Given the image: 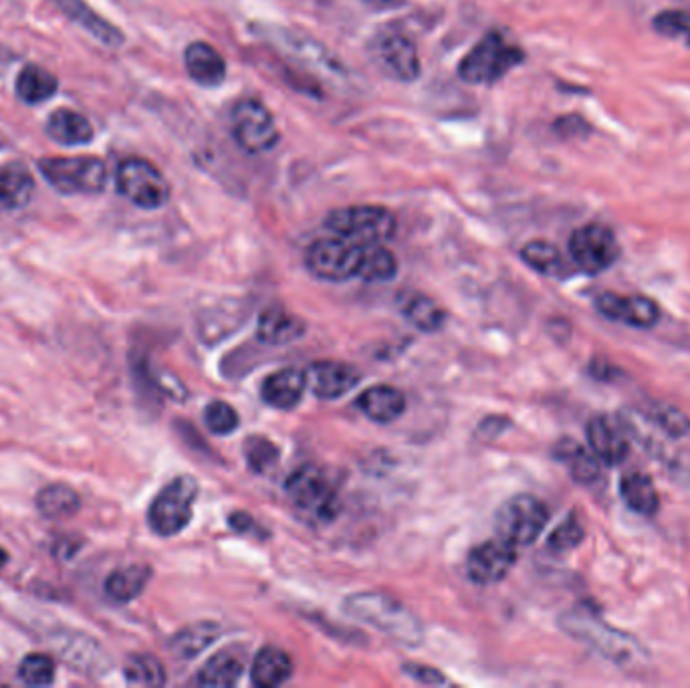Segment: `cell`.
<instances>
[{
    "mask_svg": "<svg viewBox=\"0 0 690 688\" xmlns=\"http://www.w3.org/2000/svg\"><path fill=\"white\" fill-rule=\"evenodd\" d=\"M285 491L297 511L315 521H330L337 511V495L330 474L315 465H303L291 472Z\"/></svg>",
    "mask_w": 690,
    "mask_h": 688,
    "instance_id": "obj_10",
    "label": "cell"
},
{
    "mask_svg": "<svg viewBox=\"0 0 690 688\" xmlns=\"http://www.w3.org/2000/svg\"><path fill=\"white\" fill-rule=\"evenodd\" d=\"M366 244L347 241L344 237H327L307 249L306 265L318 279L344 283L356 279L361 267Z\"/></svg>",
    "mask_w": 690,
    "mask_h": 688,
    "instance_id": "obj_9",
    "label": "cell"
},
{
    "mask_svg": "<svg viewBox=\"0 0 690 688\" xmlns=\"http://www.w3.org/2000/svg\"><path fill=\"white\" fill-rule=\"evenodd\" d=\"M402 311L410 323L424 333H435L442 330L447 313L436 303L435 299L422 294H412L404 299Z\"/></svg>",
    "mask_w": 690,
    "mask_h": 688,
    "instance_id": "obj_33",
    "label": "cell"
},
{
    "mask_svg": "<svg viewBox=\"0 0 690 688\" xmlns=\"http://www.w3.org/2000/svg\"><path fill=\"white\" fill-rule=\"evenodd\" d=\"M220 634V628L212 622H203V624L188 626L184 630H180L176 637L170 642V651L176 654V658L182 661H192L217 640Z\"/></svg>",
    "mask_w": 690,
    "mask_h": 688,
    "instance_id": "obj_34",
    "label": "cell"
},
{
    "mask_svg": "<svg viewBox=\"0 0 690 688\" xmlns=\"http://www.w3.org/2000/svg\"><path fill=\"white\" fill-rule=\"evenodd\" d=\"M57 673V664L49 654H28L23 658V663L19 664V678L28 685V687H47L55 680Z\"/></svg>",
    "mask_w": 690,
    "mask_h": 688,
    "instance_id": "obj_38",
    "label": "cell"
},
{
    "mask_svg": "<svg viewBox=\"0 0 690 688\" xmlns=\"http://www.w3.org/2000/svg\"><path fill=\"white\" fill-rule=\"evenodd\" d=\"M117 192L131 205L143 210H158L170 200V184L164 174L143 158H126L115 170Z\"/></svg>",
    "mask_w": 690,
    "mask_h": 688,
    "instance_id": "obj_8",
    "label": "cell"
},
{
    "mask_svg": "<svg viewBox=\"0 0 690 688\" xmlns=\"http://www.w3.org/2000/svg\"><path fill=\"white\" fill-rule=\"evenodd\" d=\"M371 57L383 73L402 83L421 77V55L412 38L400 33H382L371 41Z\"/></svg>",
    "mask_w": 690,
    "mask_h": 688,
    "instance_id": "obj_13",
    "label": "cell"
},
{
    "mask_svg": "<svg viewBox=\"0 0 690 688\" xmlns=\"http://www.w3.org/2000/svg\"><path fill=\"white\" fill-rule=\"evenodd\" d=\"M307 390L306 371L285 368L265 378L261 395L271 409L294 410Z\"/></svg>",
    "mask_w": 690,
    "mask_h": 688,
    "instance_id": "obj_19",
    "label": "cell"
},
{
    "mask_svg": "<svg viewBox=\"0 0 690 688\" xmlns=\"http://www.w3.org/2000/svg\"><path fill=\"white\" fill-rule=\"evenodd\" d=\"M517 563V548L501 537L485 541L469 553L467 574L479 586H493L505 580Z\"/></svg>",
    "mask_w": 690,
    "mask_h": 688,
    "instance_id": "obj_14",
    "label": "cell"
},
{
    "mask_svg": "<svg viewBox=\"0 0 690 688\" xmlns=\"http://www.w3.org/2000/svg\"><path fill=\"white\" fill-rule=\"evenodd\" d=\"M279 43L287 55H291L297 59V64L313 65L315 69H320L321 73L330 77H344V65L340 64L332 53L325 47H321L320 43L301 38L294 33H279Z\"/></svg>",
    "mask_w": 690,
    "mask_h": 688,
    "instance_id": "obj_23",
    "label": "cell"
},
{
    "mask_svg": "<svg viewBox=\"0 0 690 688\" xmlns=\"http://www.w3.org/2000/svg\"><path fill=\"white\" fill-rule=\"evenodd\" d=\"M229 525L230 529H234V531H239V534H251L256 527L255 521H253L249 515H244V513L230 515Z\"/></svg>",
    "mask_w": 690,
    "mask_h": 688,
    "instance_id": "obj_46",
    "label": "cell"
},
{
    "mask_svg": "<svg viewBox=\"0 0 690 688\" xmlns=\"http://www.w3.org/2000/svg\"><path fill=\"white\" fill-rule=\"evenodd\" d=\"M370 4H373L376 9H394V7H400V4H404L406 0H368Z\"/></svg>",
    "mask_w": 690,
    "mask_h": 688,
    "instance_id": "obj_47",
    "label": "cell"
},
{
    "mask_svg": "<svg viewBox=\"0 0 690 688\" xmlns=\"http://www.w3.org/2000/svg\"><path fill=\"white\" fill-rule=\"evenodd\" d=\"M41 174L61 194H97L105 188L107 170L95 156H55L38 162Z\"/></svg>",
    "mask_w": 690,
    "mask_h": 688,
    "instance_id": "obj_6",
    "label": "cell"
},
{
    "mask_svg": "<svg viewBox=\"0 0 690 688\" xmlns=\"http://www.w3.org/2000/svg\"><path fill=\"white\" fill-rule=\"evenodd\" d=\"M47 134L51 140L64 146H83L93 140V126L85 115L77 114L73 110H55L47 122Z\"/></svg>",
    "mask_w": 690,
    "mask_h": 688,
    "instance_id": "obj_28",
    "label": "cell"
},
{
    "mask_svg": "<svg viewBox=\"0 0 690 688\" xmlns=\"http://www.w3.org/2000/svg\"><path fill=\"white\" fill-rule=\"evenodd\" d=\"M404 673L412 676L414 680L422 683V685H442L447 680L440 670L430 668V666H424V664H404Z\"/></svg>",
    "mask_w": 690,
    "mask_h": 688,
    "instance_id": "obj_45",
    "label": "cell"
},
{
    "mask_svg": "<svg viewBox=\"0 0 690 688\" xmlns=\"http://www.w3.org/2000/svg\"><path fill=\"white\" fill-rule=\"evenodd\" d=\"M356 404L370 421L390 424L404 414L406 395L394 386L380 383V386H371L368 390H364Z\"/></svg>",
    "mask_w": 690,
    "mask_h": 688,
    "instance_id": "obj_20",
    "label": "cell"
},
{
    "mask_svg": "<svg viewBox=\"0 0 690 688\" xmlns=\"http://www.w3.org/2000/svg\"><path fill=\"white\" fill-rule=\"evenodd\" d=\"M307 388L320 400H337L359 383V371L342 362H315L306 371Z\"/></svg>",
    "mask_w": 690,
    "mask_h": 688,
    "instance_id": "obj_17",
    "label": "cell"
},
{
    "mask_svg": "<svg viewBox=\"0 0 690 688\" xmlns=\"http://www.w3.org/2000/svg\"><path fill=\"white\" fill-rule=\"evenodd\" d=\"M646 418H651L656 426H660L670 436H685L690 433L689 416L663 402L652 404L651 409L646 410Z\"/></svg>",
    "mask_w": 690,
    "mask_h": 688,
    "instance_id": "obj_40",
    "label": "cell"
},
{
    "mask_svg": "<svg viewBox=\"0 0 690 688\" xmlns=\"http://www.w3.org/2000/svg\"><path fill=\"white\" fill-rule=\"evenodd\" d=\"M525 61V53L501 31H488L459 64V76L471 85H493Z\"/></svg>",
    "mask_w": 690,
    "mask_h": 688,
    "instance_id": "obj_3",
    "label": "cell"
},
{
    "mask_svg": "<svg viewBox=\"0 0 690 688\" xmlns=\"http://www.w3.org/2000/svg\"><path fill=\"white\" fill-rule=\"evenodd\" d=\"M55 7H59L73 23L83 26L91 37L102 41L110 47H119L124 45V35L117 26L110 25L107 21H103L100 14L93 13L90 7L83 0H53Z\"/></svg>",
    "mask_w": 690,
    "mask_h": 688,
    "instance_id": "obj_27",
    "label": "cell"
},
{
    "mask_svg": "<svg viewBox=\"0 0 690 688\" xmlns=\"http://www.w3.org/2000/svg\"><path fill=\"white\" fill-rule=\"evenodd\" d=\"M555 457L562 460L563 465L570 469L572 477L577 483H596L600 477V459L588 450V448L577 445L575 440H562L555 447Z\"/></svg>",
    "mask_w": 690,
    "mask_h": 688,
    "instance_id": "obj_31",
    "label": "cell"
},
{
    "mask_svg": "<svg viewBox=\"0 0 690 688\" xmlns=\"http://www.w3.org/2000/svg\"><path fill=\"white\" fill-rule=\"evenodd\" d=\"M606 319L624 323L636 330H651L660 321V307L646 295H620L606 291L594 301Z\"/></svg>",
    "mask_w": 690,
    "mask_h": 688,
    "instance_id": "obj_15",
    "label": "cell"
},
{
    "mask_svg": "<svg viewBox=\"0 0 690 688\" xmlns=\"http://www.w3.org/2000/svg\"><path fill=\"white\" fill-rule=\"evenodd\" d=\"M589 450L600 459L603 465L616 467L624 462L630 452L626 426L610 414H598L588 422Z\"/></svg>",
    "mask_w": 690,
    "mask_h": 688,
    "instance_id": "obj_16",
    "label": "cell"
},
{
    "mask_svg": "<svg viewBox=\"0 0 690 688\" xmlns=\"http://www.w3.org/2000/svg\"><path fill=\"white\" fill-rule=\"evenodd\" d=\"M652 26L658 35L678 38L690 47V11H663L652 19Z\"/></svg>",
    "mask_w": 690,
    "mask_h": 688,
    "instance_id": "obj_41",
    "label": "cell"
},
{
    "mask_svg": "<svg viewBox=\"0 0 690 688\" xmlns=\"http://www.w3.org/2000/svg\"><path fill=\"white\" fill-rule=\"evenodd\" d=\"M205 424L210 433L218 434V436H227V434L234 433L239 428L241 421H239L237 410L232 409L229 402L215 400V402H210L206 406Z\"/></svg>",
    "mask_w": 690,
    "mask_h": 688,
    "instance_id": "obj_42",
    "label": "cell"
},
{
    "mask_svg": "<svg viewBox=\"0 0 690 688\" xmlns=\"http://www.w3.org/2000/svg\"><path fill=\"white\" fill-rule=\"evenodd\" d=\"M124 676L134 687H162L166 685V670L150 654H136L124 666Z\"/></svg>",
    "mask_w": 690,
    "mask_h": 688,
    "instance_id": "obj_37",
    "label": "cell"
},
{
    "mask_svg": "<svg viewBox=\"0 0 690 688\" xmlns=\"http://www.w3.org/2000/svg\"><path fill=\"white\" fill-rule=\"evenodd\" d=\"M244 668H246V654L241 649L230 646L206 661L198 673V683L208 688L234 687L244 675Z\"/></svg>",
    "mask_w": 690,
    "mask_h": 688,
    "instance_id": "obj_22",
    "label": "cell"
},
{
    "mask_svg": "<svg viewBox=\"0 0 690 688\" xmlns=\"http://www.w3.org/2000/svg\"><path fill=\"white\" fill-rule=\"evenodd\" d=\"M550 523V509L541 498L533 495H515L505 501L495 517V531L503 541L515 548L536 543L537 537Z\"/></svg>",
    "mask_w": 690,
    "mask_h": 688,
    "instance_id": "obj_7",
    "label": "cell"
},
{
    "mask_svg": "<svg viewBox=\"0 0 690 688\" xmlns=\"http://www.w3.org/2000/svg\"><path fill=\"white\" fill-rule=\"evenodd\" d=\"M291 676L294 663L289 654L275 646H265L256 654L251 666V683L258 688L281 687Z\"/></svg>",
    "mask_w": 690,
    "mask_h": 688,
    "instance_id": "obj_26",
    "label": "cell"
},
{
    "mask_svg": "<svg viewBox=\"0 0 690 688\" xmlns=\"http://www.w3.org/2000/svg\"><path fill=\"white\" fill-rule=\"evenodd\" d=\"M560 624L570 637L588 644L589 649H594L613 664L636 666L644 663L648 656L636 642V638L606 624L598 614L591 612L588 608H574L563 614Z\"/></svg>",
    "mask_w": 690,
    "mask_h": 688,
    "instance_id": "obj_2",
    "label": "cell"
},
{
    "mask_svg": "<svg viewBox=\"0 0 690 688\" xmlns=\"http://www.w3.org/2000/svg\"><path fill=\"white\" fill-rule=\"evenodd\" d=\"M584 537H586V527H584V523L579 521V517L572 513L551 531L548 546L553 551L563 553V551L577 548L584 541Z\"/></svg>",
    "mask_w": 690,
    "mask_h": 688,
    "instance_id": "obj_39",
    "label": "cell"
},
{
    "mask_svg": "<svg viewBox=\"0 0 690 688\" xmlns=\"http://www.w3.org/2000/svg\"><path fill=\"white\" fill-rule=\"evenodd\" d=\"M620 242L610 227L589 222L574 230L570 237V255L579 271L600 275L620 259Z\"/></svg>",
    "mask_w": 690,
    "mask_h": 688,
    "instance_id": "obj_12",
    "label": "cell"
},
{
    "mask_svg": "<svg viewBox=\"0 0 690 688\" xmlns=\"http://www.w3.org/2000/svg\"><path fill=\"white\" fill-rule=\"evenodd\" d=\"M521 259L525 265L548 275V277H562L565 273V263H563L562 253L555 244L548 241H531L521 249Z\"/></svg>",
    "mask_w": 690,
    "mask_h": 688,
    "instance_id": "obj_36",
    "label": "cell"
},
{
    "mask_svg": "<svg viewBox=\"0 0 690 688\" xmlns=\"http://www.w3.org/2000/svg\"><path fill=\"white\" fill-rule=\"evenodd\" d=\"M344 612L409 649L421 646L424 640V628L418 616L400 599L382 592H359L347 596L344 599Z\"/></svg>",
    "mask_w": 690,
    "mask_h": 688,
    "instance_id": "obj_1",
    "label": "cell"
},
{
    "mask_svg": "<svg viewBox=\"0 0 690 688\" xmlns=\"http://www.w3.org/2000/svg\"><path fill=\"white\" fill-rule=\"evenodd\" d=\"M620 495L624 498L628 509L644 517L656 515V511L660 507L658 491L652 483L651 477L644 472L632 471L624 474L620 481Z\"/></svg>",
    "mask_w": 690,
    "mask_h": 688,
    "instance_id": "obj_29",
    "label": "cell"
},
{
    "mask_svg": "<svg viewBox=\"0 0 690 688\" xmlns=\"http://www.w3.org/2000/svg\"><path fill=\"white\" fill-rule=\"evenodd\" d=\"M7 561H9V553H7L4 549L0 548V567H2V565H7Z\"/></svg>",
    "mask_w": 690,
    "mask_h": 688,
    "instance_id": "obj_48",
    "label": "cell"
},
{
    "mask_svg": "<svg viewBox=\"0 0 690 688\" xmlns=\"http://www.w3.org/2000/svg\"><path fill=\"white\" fill-rule=\"evenodd\" d=\"M230 128L237 146L249 153L271 152L281 140L275 117L268 112L267 105L258 100L246 98L234 103Z\"/></svg>",
    "mask_w": 690,
    "mask_h": 688,
    "instance_id": "obj_11",
    "label": "cell"
},
{
    "mask_svg": "<svg viewBox=\"0 0 690 688\" xmlns=\"http://www.w3.org/2000/svg\"><path fill=\"white\" fill-rule=\"evenodd\" d=\"M184 65L194 83L203 88H218L227 79V61L205 41H194L184 51Z\"/></svg>",
    "mask_w": 690,
    "mask_h": 688,
    "instance_id": "obj_18",
    "label": "cell"
},
{
    "mask_svg": "<svg viewBox=\"0 0 690 688\" xmlns=\"http://www.w3.org/2000/svg\"><path fill=\"white\" fill-rule=\"evenodd\" d=\"M35 192V179L21 162L0 167V210H19L28 205Z\"/></svg>",
    "mask_w": 690,
    "mask_h": 688,
    "instance_id": "obj_24",
    "label": "cell"
},
{
    "mask_svg": "<svg viewBox=\"0 0 690 688\" xmlns=\"http://www.w3.org/2000/svg\"><path fill=\"white\" fill-rule=\"evenodd\" d=\"M325 229L358 244H386L396 234V218L383 206H345L327 215Z\"/></svg>",
    "mask_w": 690,
    "mask_h": 688,
    "instance_id": "obj_4",
    "label": "cell"
},
{
    "mask_svg": "<svg viewBox=\"0 0 690 688\" xmlns=\"http://www.w3.org/2000/svg\"><path fill=\"white\" fill-rule=\"evenodd\" d=\"M152 577L150 565L143 563H131L117 567L105 580V596L115 604H129L136 598H140L141 592L148 586Z\"/></svg>",
    "mask_w": 690,
    "mask_h": 688,
    "instance_id": "obj_25",
    "label": "cell"
},
{
    "mask_svg": "<svg viewBox=\"0 0 690 688\" xmlns=\"http://www.w3.org/2000/svg\"><path fill=\"white\" fill-rule=\"evenodd\" d=\"M59 90L57 77L38 65H26L16 77V95L25 103H43Z\"/></svg>",
    "mask_w": 690,
    "mask_h": 688,
    "instance_id": "obj_32",
    "label": "cell"
},
{
    "mask_svg": "<svg viewBox=\"0 0 690 688\" xmlns=\"http://www.w3.org/2000/svg\"><path fill=\"white\" fill-rule=\"evenodd\" d=\"M396 273V256L390 249H386V244H366L361 267H359V279L368 280V283H386V280L394 279Z\"/></svg>",
    "mask_w": 690,
    "mask_h": 688,
    "instance_id": "obj_35",
    "label": "cell"
},
{
    "mask_svg": "<svg viewBox=\"0 0 690 688\" xmlns=\"http://www.w3.org/2000/svg\"><path fill=\"white\" fill-rule=\"evenodd\" d=\"M37 509L47 519H69L81 509V498L69 484H47L38 491Z\"/></svg>",
    "mask_w": 690,
    "mask_h": 688,
    "instance_id": "obj_30",
    "label": "cell"
},
{
    "mask_svg": "<svg viewBox=\"0 0 690 688\" xmlns=\"http://www.w3.org/2000/svg\"><path fill=\"white\" fill-rule=\"evenodd\" d=\"M553 129L563 136V138H579V136H588L591 126L582 117V115H563L555 124Z\"/></svg>",
    "mask_w": 690,
    "mask_h": 688,
    "instance_id": "obj_44",
    "label": "cell"
},
{
    "mask_svg": "<svg viewBox=\"0 0 690 688\" xmlns=\"http://www.w3.org/2000/svg\"><path fill=\"white\" fill-rule=\"evenodd\" d=\"M198 491L200 486L191 474H182L172 483H168L156 495L148 511V523L153 534L160 537H172L184 531L192 521Z\"/></svg>",
    "mask_w": 690,
    "mask_h": 688,
    "instance_id": "obj_5",
    "label": "cell"
},
{
    "mask_svg": "<svg viewBox=\"0 0 690 688\" xmlns=\"http://www.w3.org/2000/svg\"><path fill=\"white\" fill-rule=\"evenodd\" d=\"M306 333V321L283 307H268L258 318L256 337L267 345H287Z\"/></svg>",
    "mask_w": 690,
    "mask_h": 688,
    "instance_id": "obj_21",
    "label": "cell"
},
{
    "mask_svg": "<svg viewBox=\"0 0 690 688\" xmlns=\"http://www.w3.org/2000/svg\"><path fill=\"white\" fill-rule=\"evenodd\" d=\"M279 459V448L263 436H253L246 440V460L255 472H265Z\"/></svg>",
    "mask_w": 690,
    "mask_h": 688,
    "instance_id": "obj_43",
    "label": "cell"
}]
</instances>
